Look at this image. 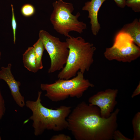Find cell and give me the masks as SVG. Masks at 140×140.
<instances>
[{
	"label": "cell",
	"instance_id": "6da1fadb",
	"mask_svg": "<svg viewBox=\"0 0 140 140\" xmlns=\"http://www.w3.org/2000/svg\"><path fill=\"white\" fill-rule=\"evenodd\" d=\"M117 108L108 117H102L99 108L85 101L78 104L66 118L68 129L77 140H111L117 129Z\"/></svg>",
	"mask_w": 140,
	"mask_h": 140
},
{
	"label": "cell",
	"instance_id": "7a4b0ae2",
	"mask_svg": "<svg viewBox=\"0 0 140 140\" xmlns=\"http://www.w3.org/2000/svg\"><path fill=\"white\" fill-rule=\"evenodd\" d=\"M41 94L38 91L36 101L27 100L25 102L32 112L29 119L33 121L34 135H41L46 130L59 131L67 129L66 118L71 112V107L61 106L55 109L47 108L41 103Z\"/></svg>",
	"mask_w": 140,
	"mask_h": 140
},
{
	"label": "cell",
	"instance_id": "3957f363",
	"mask_svg": "<svg viewBox=\"0 0 140 140\" xmlns=\"http://www.w3.org/2000/svg\"><path fill=\"white\" fill-rule=\"evenodd\" d=\"M69 49L67 60L58 75L59 79H69L75 76L80 71L84 73L89 71L94 62L96 48L81 37L70 36L66 39Z\"/></svg>",
	"mask_w": 140,
	"mask_h": 140
},
{
	"label": "cell",
	"instance_id": "277c9868",
	"mask_svg": "<svg viewBox=\"0 0 140 140\" xmlns=\"http://www.w3.org/2000/svg\"><path fill=\"white\" fill-rule=\"evenodd\" d=\"M78 71L76 75L69 79H59L51 84L41 83V89L45 91V96L53 102L63 101L69 97L79 98L89 88L94 85Z\"/></svg>",
	"mask_w": 140,
	"mask_h": 140
},
{
	"label": "cell",
	"instance_id": "5b68a950",
	"mask_svg": "<svg viewBox=\"0 0 140 140\" xmlns=\"http://www.w3.org/2000/svg\"><path fill=\"white\" fill-rule=\"evenodd\" d=\"M53 9L51 15L50 20L54 29L58 33L67 38L70 36L69 33L74 31L81 34L87 28L86 24L79 21L80 13L78 12L75 15L73 4L59 0L52 4Z\"/></svg>",
	"mask_w": 140,
	"mask_h": 140
},
{
	"label": "cell",
	"instance_id": "8992f818",
	"mask_svg": "<svg viewBox=\"0 0 140 140\" xmlns=\"http://www.w3.org/2000/svg\"><path fill=\"white\" fill-rule=\"evenodd\" d=\"M104 54L109 61L130 62L139 57L140 48L129 35L120 31L116 35L113 46L106 48Z\"/></svg>",
	"mask_w": 140,
	"mask_h": 140
},
{
	"label": "cell",
	"instance_id": "52a82bcc",
	"mask_svg": "<svg viewBox=\"0 0 140 140\" xmlns=\"http://www.w3.org/2000/svg\"><path fill=\"white\" fill-rule=\"evenodd\" d=\"M39 38L42 41L51 59L48 73H52L62 69L66 64L69 53L67 42L61 41L58 38L44 30L40 31Z\"/></svg>",
	"mask_w": 140,
	"mask_h": 140
},
{
	"label": "cell",
	"instance_id": "ba28073f",
	"mask_svg": "<svg viewBox=\"0 0 140 140\" xmlns=\"http://www.w3.org/2000/svg\"><path fill=\"white\" fill-rule=\"evenodd\" d=\"M118 93L117 89H107L91 96L88 101L90 104L96 106L99 108L102 117L107 118L114 111L117 104L116 98Z\"/></svg>",
	"mask_w": 140,
	"mask_h": 140
},
{
	"label": "cell",
	"instance_id": "9c48e42d",
	"mask_svg": "<svg viewBox=\"0 0 140 140\" xmlns=\"http://www.w3.org/2000/svg\"><path fill=\"white\" fill-rule=\"evenodd\" d=\"M11 64L9 63L6 67H1L0 79L4 80L8 85L11 95L19 107L23 108L25 105V102L24 97L20 91L21 83L15 79L11 71Z\"/></svg>",
	"mask_w": 140,
	"mask_h": 140
},
{
	"label": "cell",
	"instance_id": "30bf717a",
	"mask_svg": "<svg viewBox=\"0 0 140 140\" xmlns=\"http://www.w3.org/2000/svg\"><path fill=\"white\" fill-rule=\"evenodd\" d=\"M107 0H91L85 3L82 10L87 11L88 18L90 19L91 30L93 35H96L101 29L98 20L99 10L103 3Z\"/></svg>",
	"mask_w": 140,
	"mask_h": 140
},
{
	"label": "cell",
	"instance_id": "8fae6325",
	"mask_svg": "<svg viewBox=\"0 0 140 140\" xmlns=\"http://www.w3.org/2000/svg\"><path fill=\"white\" fill-rule=\"evenodd\" d=\"M130 35L134 43L140 47V21L135 19L132 22L125 25L120 31Z\"/></svg>",
	"mask_w": 140,
	"mask_h": 140
},
{
	"label": "cell",
	"instance_id": "7c38bea8",
	"mask_svg": "<svg viewBox=\"0 0 140 140\" xmlns=\"http://www.w3.org/2000/svg\"><path fill=\"white\" fill-rule=\"evenodd\" d=\"M24 67L29 71L35 73L38 70L37 68L35 53L33 47H29L23 55Z\"/></svg>",
	"mask_w": 140,
	"mask_h": 140
},
{
	"label": "cell",
	"instance_id": "4fadbf2b",
	"mask_svg": "<svg viewBox=\"0 0 140 140\" xmlns=\"http://www.w3.org/2000/svg\"><path fill=\"white\" fill-rule=\"evenodd\" d=\"M33 47L35 53L37 68L38 70L41 69L43 68L42 58L45 48L42 41L40 38H39L37 42L33 45Z\"/></svg>",
	"mask_w": 140,
	"mask_h": 140
},
{
	"label": "cell",
	"instance_id": "5bb4252c",
	"mask_svg": "<svg viewBox=\"0 0 140 140\" xmlns=\"http://www.w3.org/2000/svg\"><path fill=\"white\" fill-rule=\"evenodd\" d=\"M134 136L132 140H140V112L135 114L132 120Z\"/></svg>",
	"mask_w": 140,
	"mask_h": 140
},
{
	"label": "cell",
	"instance_id": "9a60e30c",
	"mask_svg": "<svg viewBox=\"0 0 140 140\" xmlns=\"http://www.w3.org/2000/svg\"><path fill=\"white\" fill-rule=\"evenodd\" d=\"M35 12V9L33 5L30 4H26L22 6L21 12L24 17H28L33 16Z\"/></svg>",
	"mask_w": 140,
	"mask_h": 140
},
{
	"label": "cell",
	"instance_id": "2e32d148",
	"mask_svg": "<svg viewBox=\"0 0 140 140\" xmlns=\"http://www.w3.org/2000/svg\"><path fill=\"white\" fill-rule=\"evenodd\" d=\"M125 5L134 12H140V0H126Z\"/></svg>",
	"mask_w": 140,
	"mask_h": 140
},
{
	"label": "cell",
	"instance_id": "e0dca14e",
	"mask_svg": "<svg viewBox=\"0 0 140 140\" xmlns=\"http://www.w3.org/2000/svg\"><path fill=\"white\" fill-rule=\"evenodd\" d=\"M11 7L12 11L11 25L13 32V43L14 44H15L16 41V33L17 27V23L15 16L13 7L12 4L11 5Z\"/></svg>",
	"mask_w": 140,
	"mask_h": 140
},
{
	"label": "cell",
	"instance_id": "ac0fdd59",
	"mask_svg": "<svg viewBox=\"0 0 140 140\" xmlns=\"http://www.w3.org/2000/svg\"><path fill=\"white\" fill-rule=\"evenodd\" d=\"M114 140H132L124 135L119 130H115L113 135V139Z\"/></svg>",
	"mask_w": 140,
	"mask_h": 140
},
{
	"label": "cell",
	"instance_id": "d6986e66",
	"mask_svg": "<svg viewBox=\"0 0 140 140\" xmlns=\"http://www.w3.org/2000/svg\"><path fill=\"white\" fill-rule=\"evenodd\" d=\"M6 110L5 102L0 89V121L4 115Z\"/></svg>",
	"mask_w": 140,
	"mask_h": 140
},
{
	"label": "cell",
	"instance_id": "ffe728a7",
	"mask_svg": "<svg viewBox=\"0 0 140 140\" xmlns=\"http://www.w3.org/2000/svg\"><path fill=\"white\" fill-rule=\"evenodd\" d=\"M50 140H71V137L64 134H60L52 136Z\"/></svg>",
	"mask_w": 140,
	"mask_h": 140
},
{
	"label": "cell",
	"instance_id": "44dd1931",
	"mask_svg": "<svg viewBox=\"0 0 140 140\" xmlns=\"http://www.w3.org/2000/svg\"><path fill=\"white\" fill-rule=\"evenodd\" d=\"M117 5L121 8H124L126 6V0H114Z\"/></svg>",
	"mask_w": 140,
	"mask_h": 140
},
{
	"label": "cell",
	"instance_id": "7402d4cb",
	"mask_svg": "<svg viewBox=\"0 0 140 140\" xmlns=\"http://www.w3.org/2000/svg\"><path fill=\"white\" fill-rule=\"evenodd\" d=\"M140 94V82H139V84L137 86L136 88L133 93L131 97L133 98L137 95H139Z\"/></svg>",
	"mask_w": 140,
	"mask_h": 140
},
{
	"label": "cell",
	"instance_id": "603a6c76",
	"mask_svg": "<svg viewBox=\"0 0 140 140\" xmlns=\"http://www.w3.org/2000/svg\"><path fill=\"white\" fill-rule=\"evenodd\" d=\"M1 52L0 51V60L1 59Z\"/></svg>",
	"mask_w": 140,
	"mask_h": 140
}]
</instances>
